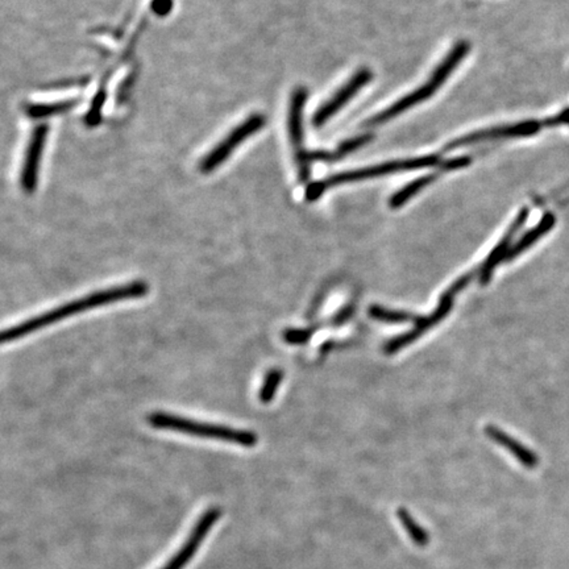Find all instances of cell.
Listing matches in <instances>:
<instances>
[{
  "instance_id": "2e32d148",
  "label": "cell",
  "mask_w": 569,
  "mask_h": 569,
  "mask_svg": "<svg viewBox=\"0 0 569 569\" xmlns=\"http://www.w3.org/2000/svg\"><path fill=\"white\" fill-rule=\"evenodd\" d=\"M78 103H79V99L61 100V102L46 103V104H30L27 107L26 113L29 117H35V119L50 117L55 115L70 111L71 108H74Z\"/></svg>"
},
{
  "instance_id": "277c9868",
  "label": "cell",
  "mask_w": 569,
  "mask_h": 569,
  "mask_svg": "<svg viewBox=\"0 0 569 569\" xmlns=\"http://www.w3.org/2000/svg\"><path fill=\"white\" fill-rule=\"evenodd\" d=\"M439 161H441L439 156L428 155V156L389 161V162L377 164V165H373V166L356 169V171H343V173L329 175V177L322 180V181L310 184L306 189L305 197L309 202H314V200H319L329 187L345 185V184H354V182H361V181H367V180L377 178V177L396 174V173L426 169V168L438 165Z\"/></svg>"
},
{
  "instance_id": "d6986e66",
  "label": "cell",
  "mask_w": 569,
  "mask_h": 569,
  "mask_svg": "<svg viewBox=\"0 0 569 569\" xmlns=\"http://www.w3.org/2000/svg\"><path fill=\"white\" fill-rule=\"evenodd\" d=\"M368 313L373 319L386 322V323H405V322H412V320L416 322L418 319V316H415L413 314L398 311V310H387L377 305L370 306Z\"/></svg>"
},
{
  "instance_id": "ffe728a7",
  "label": "cell",
  "mask_w": 569,
  "mask_h": 569,
  "mask_svg": "<svg viewBox=\"0 0 569 569\" xmlns=\"http://www.w3.org/2000/svg\"><path fill=\"white\" fill-rule=\"evenodd\" d=\"M372 140L370 135H363V136H356L351 140L343 142L342 145L336 149L335 153H329V161H335V160H340L343 157L348 156L351 153L356 152L357 149H360L361 146H364L365 144Z\"/></svg>"
},
{
  "instance_id": "ac0fdd59",
  "label": "cell",
  "mask_w": 569,
  "mask_h": 569,
  "mask_svg": "<svg viewBox=\"0 0 569 569\" xmlns=\"http://www.w3.org/2000/svg\"><path fill=\"white\" fill-rule=\"evenodd\" d=\"M284 378V372L280 368H273L269 370L264 378L262 386L258 392V399L261 403L268 405L276 397L278 386L282 383Z\"/></svg>"
},
{
  "instance_id": "4fadbf2b",
  "label": "cell",
  "mask_w": 569,
  "mask_h": 569,
  "mask_svg": "<svg viewBox=\"0 0 569 569\" xmlns=\"http://www.w3.org/2000/svg\"><path fill=\"white\" fill-rule=\"evenodd\" d=\"M485 432L492 441H496L501 447L506 448L515 459H518L523 467H526L528 470H534L538 467L539 457L535 455L530 448L525 447L522 443L515 441L510 435L503 432L501 428L496 426H488Z\"/></svg>"
},
{
  "instance_id": "8992f818",
  "label": "cell",
  "mask_w": 569,
  "mask_h": 569,
  "mask_svg": "<svg viewBox=\"0 0 569 569\" xmlns=\"http://www.w3.org/2000/svg\"><path fill=\"white\" fill-rule=\"evenodd\" d=\"M265 116L261 114L249 115L244 122L239 126H236L232 129L227 136L213 146V151H210L203 160L200 161V171L204 174L211 173L218 166L224 164L231 156L236 148L247 142L252 135L257 133L260 129L265 126Z\"/></svg>"
},
{
  "instance_id": "44dd1931",
  "label": "cell",
  "mask_w": 569,
  "mask_h": 569,
  "mask_svg": "<svg viewBox=\"0 0 569 569\" xmlns=\"http://www.w3.org/2000/svg\"><path fill=\"white\" fill-rule=\"evenodd\" d=\"M313 329L306 328H287L282 334L284 342L291 345H300L311 339Z\"/></svg>"
},
{
  "instance_id": "ba28073f",
  "label": "cell",
  "mask_w": 569,
  "mask_h": 569,
  "mask_svg": "<svg viewBox=\"0 0 569 569\" xmlns=\"http://www.w3.org/2000/svg\"><path fill=\"white\" fill-rule=\"evenodd\" d=\"M543 126L544 123L537 122V120H525L521 123H514V124H508V126L474 131L468 135L460 136L455 140H452L447 145V151L459 149V148L472 145V144H479V142H494V140H501V139L528 137V136L538 133Z\"/></svg>"
},
{
  "instance_id": "52a82bcc",
  "label": "cell",
  "mask_w": 569,
  "mask_h": 569,
  "mask_svg": "<svg viewBox=\"0 0 569 569\" xmlns=\"http://www.w3.org/2000/svg\"><path fill=\"white\" fill-rule=\"evenodd\" d=\"M307 88L303 86L297 87L290 98L289 104V117H287V129L289 137L294 151L296 164L298 168L299 181L306 182L310 178V153L303 148V110L307 102Z\"/></svg>"
},
{
  "instance_id": "7402d4cb",
  "label": "cell",
  "mask_w": 569,
  "mask_h": 569,
  "mask_svg": "<svg viewBox=\"0 0 569 569\" xmlns=\"http://www.w3.org/2000/svg\"><path fill=\"white\" fill-rule=\"evenodd\" d=\"M470 164V158L468 156L457 157V158H451L443 162L441 169L443 171H457V169H463L465 166H468Z\"/></svg>"
},
{
  "instance_id": "5b68a950",
  "label": "cell",
  "mask_w": 569,
  "mask_h": 569,
  "mask_svg": "<svg viewBox=\"0 0 569 569\" xmlns=\"http://www.w3.org/2000/svg\"><path fill=\"white\" fill-rule=\"evenodd\" d=\"M472 278H473V273H468V274L461 276V277H460L456 282L451 284V287L447 289V291L441 296L439 305H438L435 313L431 314V315H428V316H425V318L418 316L414 329L406 332V334H403V335L396 336V338L392 339L390 342L386 343V345H385V354L393 355V354L398 352L399 349H402V348H405L406 345H409V344L415 342V340L419 339L423 334H426L428 329L435 327L438 323H441V320H444L445 316L452 310L454 299H455L456 294H457L459 291H461L463 289H465V287L470 284Z\"/></svg>"
},
{
  "instance_id": "603a6c76",
  "label": "cell",
  "mask_w": 569,
  "mask_h": 569,
  "mask_svg": "<svg viewBox=\"0 0 569 569\" xmlns=\"http://www.w3.org/2000/svg\"><path fill=\"white\" fill-rule=\"evenodd\" d=\"M559 124H569V108H566L560 114L544 122V126H550V127H556Z\"/></svg>"
},
{
  "instance_id": "5bb4252c",
  "label": "cell",
  "mask_w": 569,
  "mask_h": 569,
  "mask_svg": "<svg viewBox=\"0 0 569 569\" xmlns=\"http://www.w3.org/2000/svg\"><path fill=\"white\" fill-rule=\"evenodd\" d=\"M555 215L551 213H546L535 227L528 229L526 233L512 245L508 256H506V261H512L514 258L521 256L523 252H526L527 249H530L535 242H539L541 238H544L547 233H550L552 231V228L555 227Z\"/></svg>"
},
{
  "instance_id": "e0dca14e",
  "label": "cell",
  "mask_w": 569,
  "mask_h": 569,
  "mask_svg": "<svg viewBox=\"0 0 569 569\" xmlns=\"http://www.w3.org/2000/svg\"><path fill=\"white\" fill-rule=\"evenodd\" d=\"M397 517H398L399 522L402 523V526L405 527V530L407 531V534L410 535L412 541L421 547H425L430 541V537L427 534L426 530L423 527L419 526L413 517L410 515V512H407L406 509H398L397 510Z\"/></svg>"
},
{
  "instance_id": "3957f363",
  "label": "cell",
  "mask_w": 569,
  "mask_h": 569,
  "mask_svg": "<svg viewBox=\"0 0 569 569\" xmlns=\"http://www.w3.org/2000/svg\"><path fill=\"white\" fill-rule=\"evenodd\" d=\"M146 421L151 426L157 430H169V431H175V432H181V434L197 436V438L227 441V443L242 445L245 448L255 447L258 441L256 432L249 431V430L204 423V422H198L194 419H189V418L173 415V414L162 413V412L149 414Z\"/></svg>"
},
{
  "instance_id": "6da1fadb",
  "label": "cell",
  "mask_w": 569,
  "mask_h": 569,
  "mask_svg": "<svg viewBox=\"0 0 569 569\" xmlns=\"http://www.w3.org/2000/svg\"><path fill=\"white\" fill-rule=\"evenodd\" d=\"M148 293H149V284L142 280H136L128 284L114 286L110 289H103L99 291L91 293L86 297H82V298L71 300L69 303H65L50 311L33 316L23 323L16 325L14 327L4 329L1 334V342L11 343L19 340L29 334H33L41 328L57 323L59 320H64L71 315L88 311L100 306H106V305L120 302V300L142 298Z\"/></svg>"
},
{
  "instance_id": "9c48e42d",
  "label": "cell",
  "mask_w": 569,
  "mask_h": 569,
  "mask_svg": "<svg viewBox=\"0 0 569 569\" xmlns=\"http://www.w3.org/2000/svg\"><path fill=\"white\" fill-rule=\"evenodd\" d=\"M373 78V73L369 69H360L356 71L354 77L343 86L342 88L326 103H323L313 116L314 128L323 127L328 120H331L338 114L343 107L355 98L356 94L361 91L369 84Z\"/></svg>"
},
{
  "instance_id": "7c38bea8",
  "label": "cell",
  "mask_w": 569,
  "mask_h": 569,
  "mask_svg": "<svg viewBox=\"0 0 569 569\" xmlns=\"http://www.w3.org/2000/svg\"><path fill=\"white\" fill-rule=\"evenodd\" d=\"M530 216V210L525 207L521 210V213L517 215V218L514 219L512 226L508 229V232L505 233V236L501 239V242H498L497 247L490 252V255L485 260L481 271H480V282L481 284H486L490 278L492 274L496 269L498 264L501 261H506V256L512 248V242L514 240V236L519 232V229L523 227V224L526 223L527 219Z\"/></svg>"
},
{
  "instance_id": "8fae6325",
  "label": "cell",
  "mask_w": 569,
  "mask_h": 569,
  "mask_svg": "<svg viewBox=\"0 0 569 569\" xmlns=\"http://www.w3.org/2000/svg\"><path fill=\"white\" fill-rule=\"evenodd\" d=\"M48 132H49L48 124H39L30 133V139L27 145L21 174H20V185L27 194H32L36 190L40 160L43 156L44 146L48 139Z\"/></svg>"
},
{
  "instance_id": "9a60e30c",
  "label": "cell",
  "mask_w": 569,
  "mask_h": 569,
  "mask_svg": "<svg viewBox=\"0 0 569 569\" xmlns=\"http://www.w3.org/2000/svg\"><path fill=\"white\" fill-rule=\"evenodd\" d=\"M435 178H436V174H427V175L414 180L410 184L402 187L401 190L392 195V198L389 200V206L392 209L402 207L403 204H406L409 200L414 198L418 193H421L425 187L432 184Z\"/></svg>"
},
{
  "instance_id": "30bf717a",
  "label": "cell",
  "mask_w": 569,
  "mask_h": 569,
  "mask_svg": "<svg viewBox=\"0 0 569 569\" xmlns=\"http://www.w3.org/2000/svg\"><path fill=\"white\" fill-rule=\"evenodd\" d=\"M219 517H220L219 508H210L207 512H203V515L195 523L191 534L189 535L187 541L184 543L181 550L173 556L161 569H184L186 564L193 559V556L197 554L200 544L204 541L209 531L216 523Z\"/></svg>"
},
{
  "instance_id": "7a4b0ae2",
  "label": "cell",
  "mask_w": 569,
  "mask_h": 569,
  "mask_svg": "<svg viewBox=\"0 0 569 569\" xmlns=\"http://www.w3.org/2000/svg\"><path fill=\"white\" fill-rule=\"evenodd\" d=\"M470 49V45L468 41H459L456 44L455 46L450 50V53L438 65V68L434 70L432 75L428 78L425 85L418 87L416 90H414L413 93L397 100L396 103H393L392 106H389L381 113L374 115L367 122V127L381 126L384 123L396 119L399 115L412 110L419 103H423L427 99H430L441 88V86L444 85V82L456 70L460 62L468 56Z\"/></svg>"
}]
</instances>
